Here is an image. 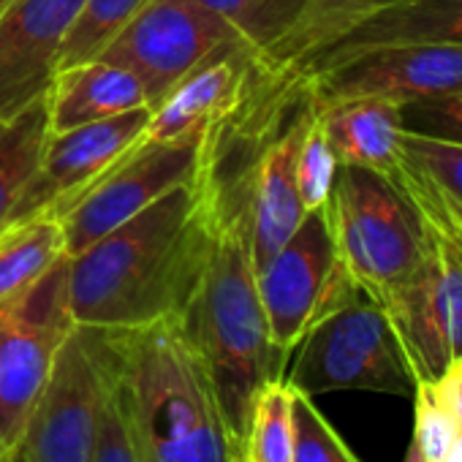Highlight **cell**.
Masks as SVG:
<instances>
[{"label":"cell","instance_id":"19","mask_svg":"<svg viewBox=\"0 0 462 462\" xmlns=\"http://www.w3.org/2000/svg\"><path fill=\"white\" fill-rule=\"evenodd\" d=\"M394 4H405V0H305L291 31L262 58V63L300 82L308 63L316 60L337 36Z\"/></svg>","mask_w":462,"mask_h":462},{"label":"cell","instance_id":"37","mask_svg":"<svg viewBox=\"0 0 462 462\" xmlns=\"http://www.w3.org/2000/svg\"><path fill=\"white\" fill-rule=\"evenodd\" d=\"M454 365H457V367H459V370H462V359H457V362H454Z\"/></svg>","mask_w":462,"mask_h":462},{"label":"cell","instance_id":"28","mask_svg":"<svg viewBox=\"0 0 462 462\" xmlns=\"http://www.w3.org/2000/svg\"><path fill=\"white\" fill-rule=\"evenodd\" d=\"M101 351H104V340H101ZM104 373L106 378H104V394H101V411H98V435H96V448H93L90 462H142L134 435L128 430L123 405H120V394L115 389V381L106 365V354H104Z\"/></svg>","mask_w":462,"mask_h":462},{"label":"cell","instance_id":"29","mask_svg":"<svg viewBox=\"0 0 462 462\" xmlns=\"http://www.w3.org/2000/svg\"><path fill=\"white\" fill-rule=\"evenodd\" d=\"M416 430H413V443L421 451L424 462H443L454 438L459 435L448 411L440 405L435 386L430 381L416 383Z\"/></svg>","mask_w":462,"mask_h":462},{"label":"cell","instance_id":"12","mask_svg":"<svg viewBox=\"0 0 462 462\" xmlns=\"http://www.w3.org/2000/svg\"><path fill=\"white\" fill-rule=\"evenodd\" d=\"M308 98L316 106L381 96L400 104L462 90V44H405L354 52L310 71Z\"/></svg>","mask_w":462,"mask_h":462},{"label":"cell","instance_id":"33","mask_svg":"<svg viewBox=\"0 0 462 462\" xmlns=\"http://www.w3.org/2000/svg\"><path fill=\"white\" fill-rule=\"evenodd\" d=\"M405 462H424V457H421V451L416 448V443H411V448H408V459Z\"/></svg>","mask_w":462,"mask_h":462},{"label":"cell","instance_id":"11","mask_svg":"<svg viewBox=\"0 0 462 462\" xmlns=\"http://www.w3.org/2000/svg\"><path fill=\"white\" fill-rule=\"evenodd\" d=\"M104 378L101 332L74 324L14 451L20 462H90Z\"/></svg>","mask_w":462,"mask_h":462},{"label":"cell","instance_id":"26","mask_svg":"<svg viewBox=\"0 0 462 462\" xmlns=\"http://www.w3.org/2000/svg\"><path fill=\"white\" fill-rule=\"evenodd\" d=\"M294 457L291 462H359L335 427L313 405V397L294 389Z\"/></svg>","mask_w":462,"mask_h":462},{"label":"cell","instance_id":"32","mask_svg":"<svg viewBox=\"0 0 462 462\" xmlns=\"http://www.w3.org/2000/svg\"><path fill=\"white\" fill-rule=\"evenodd\" d=\"M443 462H462V435L454 438V443H451V448H448Z\"/></svg>","mask_w":462,"mask_h":462},{"label":"cell","instance_id":"4","mask_svg":"<svg viewBox=\"0 0 462 462\" xmlns=\"http://www.w3.org/2000/svg\"><path fill=\"white\" fill-rule=\"evenodd\" d=\"M392 182L419 212L421 254L383 310L416 381L432 383L462 359V220L432 177L408 158Z\"/></svg>","mask_w":462,"mask_h":462},{"label":"cell","instance_id":"34","mask_svg":"<svg viewBox=\"0 0 462 462\" xmlns=\"http://www.w3.org/2000/svg\"><path fill=\"white\" fill-rule=\"evenodd\" d=\"M231 462H248V459H245V454H243V448L235 454V459H231Z\"/></svg>","mask_w":462,"mask_h":462},{"label":"cell","instance_id":"30","mask_svg":"<svg viewBox=\"0 0 462 462\" xmlns=\"http://www.w3.org/2000/svg\"><path fill=\"white\" fill-rule=\"evenodd\" d=\"M405 131L462 144V90L435 98L408 101L402 106Z\"/></svg>","mask_w":462,"mask_h":462},{"label":"cell","instance_id":"14","mask_svg":"<svg viewBox=\"0 0 462 462\" xmlns=\"http://www.w3.org/2000/svg\"><path fill=\"white\" fill-rule=\"evenodd\" d=\"M82 0H12L0 14V117L47 93Z\"/></svg>","mask_w":462,"mask_h":462},{"label":"cell","instance_id":"10","mask_svg":"<svg viewBox=\"0 0 462 462\" xmlns=\"http://www.w3.org/2000/svg\"><path fill=\"white\" fill-rule=\"evenodd\" d=\"M259 300L273 343L291 354L308 329L359 289L340 270L327 212H305L289 243L256 270Z\"/></svg>","mask_w":462,"mask_h":462},{"label":"cell","instance_id":"15","mask_svg":"<svg viewBox=\"0 0 462 462\" xmlns=\"http://www.w3.org/2000/svg\"><path fill=\"white\" fill-rule=\"evenodd\" d=\"M259 63L262 58L245 44L220 50L182 82H177L174 90L150 109L142 139L166 142L207 136L209 128L223 123L243 104Z\"/></svg>","mask_w":462,"mask_h":462},{"label":"cell","instance_id":"9","mask_svg":"<svg viewBox=\"0 0 462 462\" xmlns=\"http://www.w3.org/2000/svg\"><path fill=\"white\" fill-rule=\"evenodd\" d=\"M231 44L245 42L199 0H150L98 60L131 71L152 109L177 82Z\"/></svg>","mask_w":462,"mask_h":462},{"label":"cell","instance_id":"7","mask_svg":"<svg viewBox=\"0 0 462 462\" xmlns=\"http://www.w3.org/2000/svg\"><path fill=\"white\" fill-rule=\"evenodd\" d=\"M66 267L69 256L0 308V459L17 451L55 356L74 329L66 308Z\"/></svg>","mask_w":462,"mask_h":462},{"label":"cell","instance_id":"17","mask_svg":"<svg viewBox=\"0 0 462 462\" xmlns=\"http://www.w3.org/2000/svg\"><path fill=\"white\" fill-rule=\"evenodd\" d=\"M405 44H462V0H405L365 17L310 60L300 82L319 66L354 52Z\"/></svg>","mask_w":462,"mask_h":462},{"label":"cell","instance_id":"3","mask_svg":"<svg viewBox=\"0 0 462 462\" xmlns=\"http://www.w3.org/2000/svg\"><path fill=\"white\" fill-rule=\"evenodd\" d=\"M201 354L231 435L243 446L259 392L286 378V359L270 335L251 256V215L215 220V248L180 319Z\"/></svg>","mask_w":462,"mask_h":462},{"label":"cell","instance_id":"27","mask_svg":"<svg viewBox=\"0 0 462 462\" xmlns=\"http://www.w3.org/2000/svg\"><path fill=\"white\" fill-rule=\"evenodd\" d=\"M402 152L411 163L427 171L432 182L462 209V144L405 131Z\"/></svg>","mask_w":462,"mask_h":462},{"label":"cell","instance_id":"35","mask_svg":"<svg viewBox=\"0 0 462 462\" xmlns=\"http://www.w3.org/2000/svg\"><path fill=\"white\" fill-rule=\"evenodd\" d=\"M0 462H20V457H17V454H9V457H4Z\"/></svg>","mask_w":462,"mask_h":462},{"label":"cell","instance_id":"18","mask_svg":"<svg viewBox=\"0 0 462 462\" xmlns=\"http://www.w3.org/2000/svg\"><path fill=\"white\" fill-rule=\"evenodd\" d=\"M44 101L50 134H63L150 106L142 82L131 71L106 60H88L55 71Z\"/></svg>","mask_w":462,"mask_h":462},{"label":"cell","instance_id":"13","mask_svg":"<svg viewBox=\"0 0 462 462\" xmlns=\"http://www.w3.org/2000/svg\"><path fill=\"white\" fill-rule=\"evenodd\" d=\"M147 120L150 106L63 134H50L42 161L25 185L9 226L39 215L55 217L79 190H85L142 139Z\"/></svg>","mask_w":462,"mask_h":462},{"label":"cell","instance_id":"24","mask_svg":"<svg viewBox=\"0 0 462 462\" xmlns=\"http://www.w3.org/2000/svg\"><path fill=\"white\" fill-rule=\"evenodd\" d=\"M264 58L297 23L305 0H199Z\"/></svg>","mask_w":462,"mask_h":462},{"label":"cell","instance_id":"22","mask_svg":"<svg viewBox=\"0 0 462 462\" xmlns=\"http://www.w3.org/2000/svg\"><path fill=\"white\" fill-rule=\"evenodd\" d=\"M147 4L150 0H82V6L63 39L58 71L88 60H98Z\"/></svg>","mask_w":462,"mask_h":462},{"label":"cell","instance_id":"1","mask_svg":"<svg viewBox=\"0 0 462 462\" xmlns=\"http://www.w3.org/2000/svg\"><path fill=\"white\" fill-rule=\"evenodd\" d=\"M215 248V223L196 182L163 193L66 267V308L77 327L134 329L182 319Z\"/></svg>","mask_w":462,"mask_h":462},{"label":"cell","instance_id":"25","mask_svg":"<svg viewBox=\"0 0 462 462\" xmlns=\"http://www.w3.org/2000/svg\"><path fill=\"white\" fill-rule=\"evenodd\" d=\"M313 104V101H310ZM337 158L335 150L324 134V125L319 120V109L313 104L310 117L305 123L302 139H300V152H297V188H300V199L305 212H316L324 209L335 185V174H337Z\"/></svg>","mask_w":462,"mask_h":462},{"label":"cell","instance_id":"8","mask_svg":"<svg viewBox=\"0 0 462 462\" xmlns=\"http://www.w3.org/2000/svg\"><path fill=\"white\" fill-rule=\"evenodd\" d=\"M204 136L139 139L101 177L79 190L55 217L63 226L66 256H77L177 185L196 177Z\"/></svg>","mask_w":462,"mask_h":462},{"label":"cell","instance_id":"31","mask_svg":"<svg viewBox=\"0 0 462 462\" xmlns=\"http://www.w3.org/2000/svg\"><path fill=\"white\" fill-rule=\"evenodd\" d=\"M432 386H435L440 405L448 411L457 432L462 435V370L457 365H448V370L438 381H432Z\"/></svg>","mask_w":462,"mask_h":462},{"label":"cell","instance_id":"23","mask_svg":"<svg viewBox=\"0 0 462 462\" xmlns=\"http://www.w3.org/2000/svg\"><path fill=\"white\" fill-rule=\"evenodd\" d=\"M294 386L281 378L267 383L251 411L243 454L248 462H291L294 457Z\"/></svg>","mask_w":462,"mask_h":462},{"label":"cell","instance_id":"5","mask_svg":"<svg viewBox=\"0 0 462 462\" xmlns=\"http://www.w3.org/2000/svg\"><path fill=\"white\" fill-rule=\"evenodd\" d=\"M324 212L340 270L383 308L421 254L416 207L386 177L359 166H337Z\"/></svg>","mask_w":462,"mask_h":462},{"label":"cell","instance_id":"16","mask_svg":"<svg viewBox=\"0 0 462 462\" xmlns=\"http://www.w3.org/2000/svg\"><path fill=\"white\" fill-rule=\"evenodd\" d=\"M402 106L394 98L362 96L316 109L340 166L370 169L392 182L405 161Z\"/></svg>","mask_w":462,"mask_h":462},{"label":"cell","instance_id":"21","mask_svg":"<svg viewBox=\"0 0 462 462\" xmlns=\"http://www.w3.org/2000/svg\"><path fill=\"white\" fill-rule=\"evenodd\" d=\"M50 136L47 101L39 96L12 117H0V231L31 182Z\"/></svg>","mask_w":462,"mask_h":462},{"label":"cell","instance_id":"36","mask_svg":"<svg viewBox=\"0 0 462 462\" xmlns=\"http://www.w3.org/2000/svg\"><path fill=\"white\" fill-rule=\"evenodd\" d=\"M12 4V0H0V14H4L6 12V6Z\"/></svg>","mask_w":462,"mask_h":462},{"label":"cell","instance_id":"6","mask_svg":"<svg viewBox=\"0 0 462 462\" xmlns=\"http://www.w3.org/2000/svg\"><path fill=\"white\" fill-rule=\"evenodd\" d=\"M286 381L308 397L351 389L413 394L419 383L386 310L365 291L308 329Z\"/></svg>","mask_w":462,"mask_h":462},{"label":"cell","instance_id":"20","mask_svg":"<svg viewBox=\"0 0 462 462\" xmlns=\"http://www.w3.org/2000/svg\"><path fill=\"white\" fill-rule=\"evenodd\" d=\"M66 259L63 226L52 215L12 223L0 231V308L23 297Z\"/></svg>","mask_w":462,"mask_h":462},{"label":"cell","instance_id":"2","mask_svg":"<svg viewBox=\"0 0 462 462\" xmlns=\"http://www.w3.org/2000/svg\"><path fill=\"white\" fill-rule=\"evenodd\" d=\"M106 365L142 462H231L243 448L180 319L101 329Z\"/></svg>","mask_w":462,"mask_h":462}]
</instances>
